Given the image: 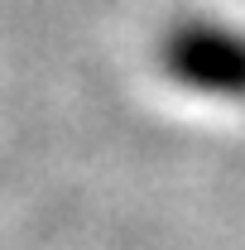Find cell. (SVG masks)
Wrapping results in <instances>:
<instances>
[{
	"instance_id": "cell-1",
	"label": "cell",
	"mask_w": 245,
	"mask_h": 250,
	"mask_svg": "<svg viewBox=\"0 0 245 250\" xmlns=\"http://www.w3.org/2000/svg\"><path fill=\"white\" fill-rule=\"evenodd\" d=\"M173 72L221 96H245V39L221 29H187L173 43Z\"/></svg>"
}]
</instances>
